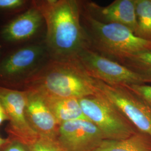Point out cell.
<instances>
[{
	"instance_id": "7402d4cb",
	"label": "cell",
	"mask_w": 151,
	"mask_h": 151,
	"mask_svg": "<svg viewBox=\"0 0 151 151\" xmlns=\"http://www.w3.org/2000/svg\"><path fill=\"white\" fill-rule=\"evenodd\" d=\"M7 138H3L0 136V148L7 142Z\"/></svg>"
},
{
	"instance_id": "5bb4252c",
	"label": "cell",
	"mask_w": 151,
	"mask_h": 151,
	"mask_svg": "<svg viewBox=\"0 0 151 151\" xmlns=\"http://www.w3.org/2000/svg\"><path fill=\"white\" fill-rule=\"evenodd\" d=\"M147 138L138 132L124 139H105L93 151H151V143Z\"/></svg>"
},
{
	"instance_id": "8fae6325",
	"label": "cell",
	"mask_w": 151,
	"mask_h": 151,
	"mask_svg": "<svg viewBox=\"0 0 151 151\" xmlns=\"http://www.w3.org/2000/svg\"><path fill=\"white\" fill-rule=\"evenodd\" d=\"M25 115L27 122L38 135L57 138L60 124L43 96L34 90H26Z\"/></svg>"
},
{
	"instance_id": "7c38bea8",
	"label": "cell",
	"mask_w": 151,
	"mask_h": 151,
	"mask_svg": "<svg viewBox=\"0 0 151 151\" xmlns=\"http://www.w3.org/2000/svg\"><path fill=\"white\" fill-rule=\"evenodd\" d=\"M27 11L7 23L1 31V36L7 42L19 43L34 37L43 22L41 12L32 2Z\"/></svg>"
},
{
	"instance_id": "e0dca14e",
	"label": "cell",
	"mask_w": 151,
	"mask_h": 151,
	"mask_svg": "<svg viewBox=\"0 0 151 151\" xmlns=\"http://www.w3.org/2000/svg\"><path fill=\"white\" fill-rule=\"evenodd\" d=\"M27 146L30 151H66L57 138L40 135Z\"/></svg>"
},
{
	"instance_id": "4fadbf2b",
	"label": "cell",
	"mask_w": 151,
	"mask_h": 151,
	"mask_svg": "<svg viewBox=\"0 0 151 151\" xmlns=\"http://www.w3.org/2000/svg\"><path fill=\"white\" fill-rule=\"evenodd\" d=\"M43 96L60 125L77 119L88 120L83 112L79 99Z\"/></svg>"
},
{
	"instance_id": "44dd1931",
	"label": "cell",
	"mask_w": 151,
	"mask_h": 151,
	"mask_svg": "<svg viewBox=\"0 0 151 151\" xmlns=\"http://www.w3.org/2000/svg\"><path fill=\"white\" fill-rule=\"evenodd\" d=\"M6 120H9V118L5 109L0 101V125Z\"/></svg>"
},
{
	"instance_id": "277c9868",
	"label": "cell",
	"mask_w": 151,
	"mask_h": 151,
	"mask_svg": "<svg viewBox=\"0 0 151 151\" xmlns=\"http://www.w3.org/2000/svg\"><path fill=\"white\" fill-rule=\"evenodd\" d=\"M45 46L32 44L17 49L0 62V87L24 91L47 62Z\"/></svg>"
},
{
	"instance_id": "7a4b0ae2",
	"label": "cell",
	"mask_w": 151,
	"mask_h": 151,
	"mask_svg": "<svg viewBox=\"0 0 151 151\" xmlns=\"http://www.w3.org/2000/svg\"><path fill=\"white\" fill-rule=\"evenodd\" d=\"M26 90L36 91L46 97L78 99L97 93L95 79L76 58H50L28 82L24 91Z\"/></svg>"
},
{
	"instance_id": "603a6c76",
	"label": "cell",
	"mask_w": 151,
	"mask_h": 151,
	"mask_svg": "<svg viewBox=\"0 0 151 151\" xmlns=\"http://www.w3.org/2000/svg\"></svg>"
},
{
	"instance_id": "6da1fadb",
	"label": "cell",
	"mask_w": 151,
	"mask_h": 151,
	"mask_svg": "<svg viewBox=\"0 0 151 151\" xmlns=\"http://www.w3.org/2000/svg\"><path fill=\"white\" fill-rule=\"evenodd\" d=\"M32 2L45 22V48L50 59L73 60L82 50L89 47L81 24L82 1L42 0Z\"/></svg>"
},
{
	"instance_id": "30bf717a",
	"label": "cell",
	"mask_w": 151,
	"mask_h": 151,
	"mask_svg": "<svg viewBox=\"0 0 151 151\" xmlns=\"http://www.w3.org/2000/svg\"><path fill=\"white\" fill-rule=\"evenodd\" d=\"M82 8L91 16L105 24H118L135 34L137 22L134 0H115L106 6L91 1H82Z\"/></svg>"
},
{
	"instance_id": "ba28073f",
	"label": "cell",
	"mask_w": 151,
	"mask_h": 151,
	"mask_svg": "<svg viewBox=\"0 0 151 151\" xmlns=\"http://www.w3.org/2000/svg\"><path fill=\"white\" fill-rule=\"evenodd\" d=\"M0 101L9 121L6 129L8 137L28 146L39 135L30 126L26 118L27 92L0 87Z\"/></svg>"
},
{
	"instance_id": "ffe728a7",
	"label": "cell",
	"mask_w": 151,
	"mask_h": 151,
	"mask_svg": "<svg viewBox=\"0 0 151 151\" xmlns=\"http://www.w3.org/2000/svg\"><path fill=\"white\" fill-rule=\"evenodd\" d=\"M27 3L24 0H0V11H15L22 9Z\"/></svg>"
},
{
	"instance_id": "52a82bcc",
	"label": "cell",
	"mask_w": 151,
	"mask_h": 151,
	"mask_svg": "<svg viewBox=\"0 0 151 151\" xmlns=\"http://www.w3.org/2000/svg\"><path fill=\"white\" fill-rule=\"evenodd\" d=\"M76 59L88 75L110 85L151 84V77L105 57L89 47L82 50Z\"/></svg>"
},
{
	"instance_id": "9c48e42d",
	"label": "cell",
	"mask_w": 151,
	"mask_h": 151,
	"mask_svg": "<svg viewBox=\"0 0 151 151\" xmlns=\"http://www.w3.org/2000/svg\"><path fill=\"white\" fill-rule=\"evenodd\" d=\"M57 139L66 151H93L105 138L91 121L77 119L60 124Z\"/></svg>"
},
{
	"instance_id": "9a60e30c",
	"label": "cell",
	"mask_w": 151,
	"mask_h": 151,
	"mask_svg": "<svg viewBox=\"0 0 151 151\" xmlns=\"http://www.w3.org/2000/svg\"><path fill=\"white\" fill-rule=\"evenodd\" d=\"M137 30L135 35L151 41V1L134 0Z\"/></svg>"
},
{
	"instance_id": "5b68a950",
	"label": "cell",
	"mask_w": 151,
	"mask_h": 151,
	"mask_svg": "<svg viewBox=\"0 0 151 151\" xmlns=\"http://www.w3.org/2000/svg\"><path fill=\"white\" fill-rule=\"evenodd\" d=\"M79 101L87 118L97 126L105 139H124L137 133L119 110L98 92L95 95L80 99Z\"/></svg>"
},
{
	"instance_id": "3957f363",
	"label": "cell",
	"mask_w": 151,
	"mask_h": 151,
	"mask_svg": "<svg viewBox=\"0 0 151 151\" xmlns=\"http://www.w3.org/2000/svg\"><path fill=\"white\" fill-rule=\"evenodd\" d=\"M81 19L89 48L110 60L119 63L133 55L151 51L150 40L137 37L122 25L98 21L82 6Z\"/></svg>"
},
{
	"instance_id": "d6986e66",
	"label": "cell",
	"mask_w": 151,
	"mask_h": 151,
	"mask_svg": "<svg viewBox=\"0 0 151 151\" xmlns=\"http://www.w3.org/2000/svg\"><path fill=\"white\" fill-rule=\"evenodd\" d=\"M5 144L0 148V151H30L29 147L22 142L8 137Z\"/></svg>"
},
{
	"instance_id": "ac0fdd59",
	"label": "cell",
	"mask_w": 151,
	"mask_h": 151,
	"mask_svg": "<svg viewBox=\"0 0 151 151\" xmlns=\"http://www.w3.org/2000/svg\"><path fill=\"white\" fill-rule=\"evenodd\" d=\"M134 92L139 96L142 98L151 106V85H123Z\"/></svg>"
},
{
	"instance_id": "8992f818",
	"label": "cell",
	"mask_w": 151,
	"mask_h": 151,
	"mask_svg": "<svg viewBox=\"0 0 151 151\" xmlns=\"http://www.w3.org/2000/svg\"><path fill=\"white\" fill-rule=\"evenodd\" d=\"M97 92L117 108L139 132L151 140V106L123 85L95 79Z\"/></svg>"
},
{
	"instance_id": "2e32d148",
	"label": "cell",
	"mask_w": 151,
	"mask_h": 151,
	"mask_svg": "<svg viewBox=\"0 0 151 151\" xmlns=\"http://www.w3.org/2000/svg\"><path fill=\"white\" fill-rule=\"evenodd\" d=\"M119 63L151 77V51L133 55L122 60Z\"/></svg>"
}]
</instances>
